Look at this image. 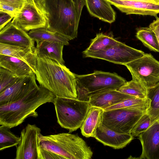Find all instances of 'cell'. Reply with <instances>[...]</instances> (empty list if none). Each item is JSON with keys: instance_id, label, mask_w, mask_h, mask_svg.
I'll return each instance as SVG.
<instances>
[{"instance_id": "obj_32", "label": "cell", "mask_w": 159, "mask_h": 159, "mask_svg": "<svg viewBox=\"0 0 159 159\" xmlns=\"http://www.w3.org/2000/svg\"><path fill=\"white\" fill-rule=\"evenodd\" d=\"M21 9L14 5L0 1V11L9 14L14 17L20 12Z\"/></svg>"}, {"instance_id": "obj_21", "label": "cell", "mask_w": 159, "mask_h": 159, "mask_svg": "<svg viewBox=\"0 0 159 159\" xmlns=\"http://www.w3.org/2000/svg\"><path fill=\"white\" fill-rule=\"evenodd\" d=\"M0 67L6 69L18 77L30 76L35 74L30 66L17 58L0 54Z\"/></svg>"}, {"instance_id": "obj_7", "label": "cell", "mask_w": 159, "mask_h": 159, "mask_svg": "<svg viewBox=\"0 0 159 159\" xmlns=\"http://www.w3.org/2000/svg\"><path fill=\"white\" fill-rule=\"evenodd\" d=\"M132 77L147 88L159 82V61L151 54L145 53L142 57L124 65Z\"/></svg>"}, {"instance_id": "obj_10", "label": "cell", "mask_w": 159, "mask_h": 159, "mask_svg": "<svg viewBox=\"0 0 159 159\" xmlns=\"http://www.w3.org/2000/svg\"><path fill=\"white\" fill-rule=\"evenodd\" d=\"M84 57L102 59L114 64L125 65L143 56V51L128 46L121 42L106 49L83 53Z\"/></svg>"}, {"instance_id": "obj_3", "label": "cell", "mask_w": 159, "mask_h": 159, "mask_svg": "<svg viewBox=\"0 0 159 159\" xmlns=\"http://www.w3.org/2000/svg\"><path fill=\"white\" fill-rule=\"evenodd\" d=\"M55 97L40 85L19 100L0 105V125L11 128L21 124L29 117H37L36 110L44 104L53 102Z\"/></svg>"}, {"instance_id": "obj_17", "label": "cell", "mask_w": 159, "mask_h": 159, "mask_svg": "<svg viewBox=\"0 0 159 159\" xmlns=\"http://www.w3.org/2000/svg\"><path fill=\"white\" fill-rule=\"evenodd\" d=\"M0 54L13 57L24 61L35 73L37 59L36 47H23L0 43Z\"/></svg>"}, {"instance_id": "obj_34", "label": "cell", "mask_w": 159, "mask_h": 159, "mask_svg": "<svg viewBox=\"0 0 159 159\" xmlns=\"http://www.w3.org/2000/svg\"><path fill=\"white\" fill-rule=\"evenodd\" d=\"M0 30L11 21L14 17L7 13L0 11Z\"/></svg>"}, {"instance_id": "obj_29", "label": "cell", "mask_w": 159, "mask_h": 159, "mask_svg": "<svg viewBox=\"0 0 159 159\" xmlns=\"http://www.w3.org/2000/svg\"><path fill=\"white\" fill-rule=\"evenodd\" d=\"M10 128L3 125L0 127V151L16 146L21 138L16 136L10 130Z\"/></svg>"}, {"instance_id": "obj_27", "label": "cell", "mask_w": 159, "mask_h": 159, "mask_svg": "<svg viewBox=\"0 0 159 159\" xmlns=\"http://www.w3.org/2000/svg\"><path fill=\"white\" fill-rule=\"evenodd\" d=\"M117 90L134 97L143 99L148 98V88L133 79L129 81H127Z\"/></svg>"}, {"instance_id": "obj_12", "label": "cell", "mask_w": 159, "mask_h": 159, "mask_svg": "<svg viewBox=\"0 0 159 159\" xmlns=\"http://www.w3.org/2000/svg\"><path fill=\"white\" fill-rule=\"evenodd\" d=\"M34 74L20 77L12 85L0 93V105L12 102L21 99L38 86Z\"/></svg>"}, {"instance_id": "obj_37", "label": "cell", "mask_w": 159, "mask_h": 159, "mask_svg": "<svg viewBox=\"0 0 159 159\" xmlns=\"http://www.w3.org/2000/svg\"><path fill=\"white\" fill-rule=\"evenodd\" d=\"M134 1H138L141 2H154V3H159V0H132Z\"/></svg>"}, {"instance_id": "obj_22", "label": "cell", "mask_w": 159, "mask_h": 159, "mask_svg": "<svg viewBox=\"0 0 159 159\" xmlns=\"http://www.w3.org/2000/svg\"><path fill=\"white\" fill-rule=\"evenodd\" d=\"M64 45L61 43L42 41L36 43L37 57L48 58L64 64L63 50Z\"/></svg>"}, {"instance_id": "obj_16", "label": "cell", "mask_w": 159, "mask_h": 159, "mask_svg": "<svg viewBox=\"0 0 159 159\" xmlns=\"http://www.w3.org/2000/svg\"><path fill=\"white\" fill-rule=\"evenodd\" d=\"M94 138L104 145L115 149H120L129 144L134 137L130 134L116 132L101 123L97 129Z\"/></svg>"}, {"instance_id": "obj_30", "label": "cell", "mask_w": 159, "mask_h": 159, "mask_svg": "<svg viewBox=\"0 0 159 159\" xmlns=\"http://www.w3.org/2000/svg\"><path fill=\"white\" fill-rule=\"evenodd\" d=\"M19 77L9 70L0 67V93L13 84Z\"/></svg>"}, {"instance_id": "obj_15", "label": "cell", "mask_w": 159, "mask_h": 159, "mask_svg": "<svg viewBox=\"0 0 159 159\" xmlns=\"http://www.w3.org/2000/svg\"><path fill=\"white\" fill-rule=\"evenodd\" d=\"M121 11L127 15L156 16L159 13V2L132 0H107Z\"/></svg>"}, {"instance_id": "obj_35", "label": "cell", "mask_w": 159, "mask_h": 159, "mask_svg": "<svg viewBox=\"0 0 159 159\" xmlns=\"http://www.w3.org/2000/svg\"><path fill=\"white\" fill-rule=\"evenodd\" d=\"M149 27L155 33L159 44V17H157L149 25Z\"/></svg>"}, {"instance_id": "obj_8", "label": "cell", "mask_w": 159, "mask_h": 159, "mask_svg": "<svg viewBox=\"0 0 159 159\" xmlns=\"http://www.w3.org/2000/svg\"><path fill=\"white\" fill-rule=\"evenodd\" d=\"M144 113L126 108L104 110L102 123L116 132L130 134L134 126Z\"/></svg>"}, {"instance_id": "obj_5", "label": "cell", "mask_w": 159, "mask_h": 159, "mask_svg": "<svg viewBox=\"0 0 159 159\" xmlns=\"http://www.w3.org/2000/svg\"><path fill=\"white\" fill-rule=\"evenodd\" d=\"M77 98L88 101L89 97L109 90H117L127 81L115 73L95 71L93 73L76 75Z\"/></svg>"}, {"instance_id": "obj_4", "label": "cell", "mask_w": 159, "mask_h": 159, "mask_svg": "<svg viewBox=\"0 0 159 159\" xmlns=\"http://www.w3.org/2000/svg\"><path fill=\"white\" fill-rule=\"evenodd\" d=\"M39 144L41 148L63 159H90L93 155L91 148L82 138L69 132L46 136L40 133Z\"/></svg>"}, {"instance_id": "obj_13", "label": "cell", "mask_w": 159, "mask_h": 159, "mask_svg": "<svg viewBox=\"0 0 159 159\" xmlns=\"http://www.w3.org/2000/svg\"><path fill=\"white\" fill-rule=\"evenodd\" d=\"M142 145L139 159H159V122L151 124L148 129L138 136Z\"/></svg>"}, {"instance_id": "obj_36", "label": "cell", "mask_w": 159, "mask_h": 159, "mask_svg": "<svg viewBox=\"0 0 159 159\" xmlns=\"http://www.w3.org/2000/svg\"><path fill=\"white\" fill-rule=\"evenodd\" d=\"M0 1L11 4L22 8L25 0H0Z\"/></svg>"}, {"instance_id": "obj_2", "label": "cell", "mask_w": 159, "mask_h": 159, "mask_svg": "<svg viewBox=\"0 0 159 159\" xmlns=\"http://www.w3.org/2000/svg\"><path fill=\"white\" fill-rule=\"evenodd\" d=\"M35 75L40 85L55 96L77 98L76 74L53 60L37 57Z\"/></svg>"}, {"instance_id": "obj_31", "label": "cell", "mask_w": 159, "mask_h": 159, "mask_svg": "<svg viewBox=\"0 0 159 159\" xmlns=\"http://www.w3.org/2000/svg\"><path fill=\"white\" fill-rule=\"evenodd\" d=\"M151 125L150 118L147 113H144L133 127L130 134L134 137L145 131Z\"/></svg>"}, {"instance_id": "obj_6", "label": "cell", "mask_w": 159, "mask_h": 159, "mask_svg": "<svg viewBox=\"0 0 159 159\" xmlns=\"http://www.w3.org/2000/svg\"><path fill=\"white\" fill-rule=\"evenodd\" d=\"M58 123L69 133L80 128L91 106L88 101L56 96L53 102Z\"/></svg>"}, {"instance_id": "obj_14", "label": "cell", "mask_w": 159, "mask_h": 159, "mask_svg": "<svg viewBox=\"0 0 159 159\" xmlns=\"http://www.w3.org/2000/svg\"><path fill=\"white\" fill-rule=\"evenodd\" d=\"M0 43L17 47L35 48L34 41L28 33L11 21L0 30Z\"/></svg>"}, {"instance_id": "obj_20", "label": "cell", "mask_w": 159, "mask_h": 159, "mask_svg": "<svg viewBox=\"0 0 159 159\" xmlns=\"http://www.w3.org/2000/svg\"><path fill=\"white\" fill-rule=\"evenodd\" d=\"M104 110L91 106L83 123L80 127L82 135L86 138H94L97 129L102 123V117Z\"/></svg>"}, {"instance_id": "obj_28", "label": "cell", "mask_w": 159, "mask_h": 159, "mask_svg": "<svg viewBox=\"0 0 159 159\" xmlns=\"http://www.w3.org/2000/svg\"><path fill=\"white\" fill-rule=\"evenodd\" d=\"M148 98L151 100L147 111L151 120V124L159 120V82L148 88Z\"/></svg>"}, {"instance_id": "obj_19", "label": "cell", "mask_w": 159, "mask_h": 159, "mask_svg": "<svg viewBox=\"0 0 159 159\" xmlns=\"http://www.w3.org/2000/svg\"><path fill=\"white\" fill-rule=\"evenodd\" d=\"M89 13L93 16L110 24L116 20V13L107 0H84Z\"/></svg>"}, {"instance_id": "obj_9", "label": "cell", "mask_w": 159, "mask_h": 159, "mask_svg": "<svg viewBox=\"0 0 159 159\" xmlns=\"http://www.w3.org/2000/svg\"><path fill=\"white\" fill-rule=\"evenodd\" d=\"M11 22L26 32L46 28L47 21L39 0H25L20 12Z\"/></svg>"}, {"instance_id": "obj_24", "label": "cell", "mask_w": 159, "mask_h": 159, "mask_svg": "<svg viewBox=\"0 0 159 159\" xmlns=\"http://www.w3.org/2000/svg\"><path fill=\"white\" fill-rule=\"evenodd\" d=\"M150 104L151 100L148 98L143 99L132 97L109 107L104 109V110L108 111L118 108H126L146 113L150 107Z\"/></svg>"}, {"instance_id": "obj_33", "label": "cell", "mask_w": 159, "mask_h": 159, "mask_svg": "<svg viewBox=\"0 0 159 159\" xmlns=\"http://www.w3.org/2000/svg\"><path fill=\"white\" fill-rule=\"evenodd\" d=\"M62 159L63 158L60 155L41 148L39 146L38 159Z\"/></svg>"}, {"instance_id": "obj_26", "label": "cell", "mask_w": 159, "mask_h": 159, "mask_svg": "<svg viewBox=\"0 0 159 159\" xmlns=\"http://www.w3.org/2000/svg\"><path fill=\"white\" fill-rule=\"evenodd\" d=\"M136 38L151 51L159 52V44L154 32L149 27L137 29Z\"/></svg>"}, {"instance_id": "obj_1", "label": "cell", "mask_w": 159, "mask_h": 159, "mask_svg": "<svg viewBox=\"0 0 159 159\" xmlns=\"http://www.w3.org/2000/svg\"><path fill=\"white\" fill-rule=\"evenodd\" d=\"M47 21L46 28L69 40L77 38L84 0H39Z\"/></svg>"}, {"instance_id": "obj_38", "label": "cell", "mask_w": 159, "mask_h": 159, "mask_svg": "<svg viewBox=\"0 0 159 159\" xmlns=\"http://www.w3.org/2000/svg\"><path fill=\"white\" fill-rule=\"evenodd\" d=\"M158 122H159V120H158Z\"/></svg>"}, {"instance_id": "obj_11", "label": "cell", "mask_w": 159, "mask_h": 159, "mask_svg": "<svg viewBox=\"0 0 159 159\" xmlns=\"http://www.w3.org/2000/svg\"><path fill=\"white\" fill-rule=\"evenodd\" d=\"M40 129L28 124L21 131V140L16 146V159H38L39 136Z\"/></svg>"}, {"instance_id": "obj_23", "label": "cell", "mask_w": 159, "mask_h": 159, "mask_svg": "<svg viewBox=\"0 0 159 159\" xmlns=\"http://www.w3.org/2000/svg\"><path fill=\"white\" fill-rule=\"evenodd\" d=\"M28 34L36 43L42 41L61 43L64 45L69 44L67 39L55 32L46 28H40L32 30Z\"/></svg>"}, {"instance_id": "obj_25", "label": "cell", "mask_w": 159, "mask_h": 159, "mask_svg": "<svg viewBox=\"0 0 159 159\" xmlns=\"http://www.w3.org/2000/svg\"><path fill=\"white\" fill-rule=\"evenodd\" d=\"M119 42L110 34H107L102 33H98L95 38L91 40L89 46L82 52L104 50L116 45Z\"/></svg>"}, {"instance_id": "obj_18", "label": "cell", "mask_w": 159, "mask_h": 159, "mask_svg": "<svg viewBox=\"0 0 159 159\" xmlns=\"http://www.w3.org/2000/svg\"><path fill=\"white\" fill-rule=\"evenodd\" d=\"M134 97L120 92L118 90L102 92L90 96L88 101L91 106L105 108L119 103L124 100Z\"/></svg>"}]
</instances>
